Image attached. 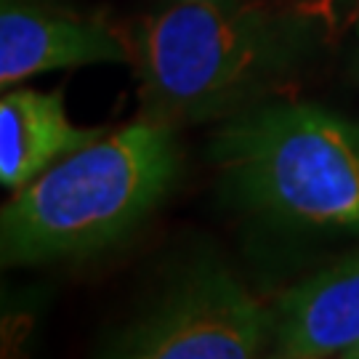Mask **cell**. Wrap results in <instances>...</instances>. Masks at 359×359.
<instances>
[{
  "label": "cell",
  "instance_id": "cell-3",
  "mask_svg": "<svg viewBox=\"0 0 359 359\" xmlns=\"http://www.w3.org/2000/svg\"><path fill=\"white\" fill-rule=\"evenodd\" d=\"M210 160L231 203L290 231L359 234V123L298 102L224 120Z\"/></svg>",
  "mask_w": 359,
  "mask_h": 359
},
{
  "label": "cell",
  "instance_id": "cell-5",
  "mask_svg": "<svg viewBox=\"0 0 359 359\" xmlns=\"http://www.w3.org/2000/svg\"><path fill=\"white\" fill-rule=\"evenodd\" d=\"M107 62H130L128 35L102 16L48 8L35 0H3L0 83L3 90L32 75Z\"/></svg>",
  "mask_w": 359,
  "mask_h": 359
},
{
  "label": "cell",
  "instance_id": "cell-4",
  "mask_svg": "<svg viewBox=\"0 0 359 359\" xmlns=\"http://www.w3.org/2000/svg\"><path fill=\"white\" fill-rule=\"evenodd\" d=\"M271 338V311L221 264L184 269L133 322L109 341L107 354L130 359H248Z\"/></svg>",
  "mask_w": 359,
  "mask_h": 359
},
{
  "label": "cell",
  "instance_id": "cell-8",
  "mask_svg": "<svg viewBox=\"0 0 359 359\" xmlns=\"http://www.w3.org/2000/svg\"><path fill=\"white\" fill-rule=\"evenodd\" d=\"M344 359H359V344L351 348V351H346V357H344Z\"/></svg>",
  "mask_w": 359,
  "mask_h": 359
},
{
  "label": "cell",
  "instance_id": "cell-2",
  "mask_svg": "<svg viewBox=\"0 0 359 359\" xmlns=\"http://www.w3.org/2000/svg\"><path fill=\"white\" fill-rule=\"evenodd\" d=\"M176 126L139 115L16 189L0 213L6 266L86 258L126 240L176 184Z\"/></svg>",
  "mask_w": 359,
  "mask_h": 359
},
{
  "label": "cell",
  "instance_id": "cell-7",
  "mask_svg": "<svg viewBox=\"0 0 359 359\" xmlns=\"http://www.w3.org/2000/svg\"><path fill=\"white\" fill-rule=\"evenodd\" d=\"M102 133L69 123L59 90L6 88L0 99V184L16 192Z\"/></svg>",
  "mask_w": 359,
  "mask_h": 359
},
{
  "label": "cell",
  "instance_id": "cell-9",
  "mask_svg": "<svg viewBox=\"0 0 359 359\" xmlns=\"http://www.w3.org/2000/svg\"><path fill=\"white\" fill-rule=\"evenodd\" d=\"M187 3H197V0H187Z\"/></svg>",
  "mask_w": 359,
  "mask_h": 359
},
{
  "label": "cell",
  "instance_id": "cell-1",
  "mask_svg": "<svg viewBox=\"0 0 359 359\" xmlns=\"http://www.w3.org/2000/svg\"><path fill=\"white\" fill-rule=\"evenodd\" d=\"M304 16L197 0L144 16L128 35L147 115L170 126L231 117L287 83L311 48Z\"/></svg>",
  "mask_w": 359,
  "mask_h": 359
},
{
  "label": "cell",
  "instance_id": "cell-6",
  "mask_svg": "<svg viewBox=\"0 0 359 359\" xmlns=\"http://www.w3.org/2000/svg\"><path fill=\"white\" fill-rule=\"evenodd\" d=\"M359 344V250L285 290L271 309L277 357H346Z\"/></svg>",
  "mask_w": 359,
  "mask_h": 359
}]
</instances>
